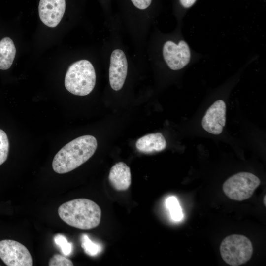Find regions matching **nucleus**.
Instances as JSON below:
<instances>
[{"instance_id":"f257e3e1","label":"nucleus","mask_w":266,"mask_h":266,"mask_svg":"<svg viewBox=\"0 0 266 266\" xmlns=\"http://www.w3.org/2000/svg\"><path fill=\"white\" fill-rule=\"evenodd\" d=\"M97 148V141L92 135L78 137L66 144L55 155L52 168L59 174L69 172L88 161Z\"/></svg>"},{"instance_id":"f03ea898","label":"nucleus","mask_w":266,"mask_h":266,"mask_svg":"<svg viewBox=\"0 0 266 266\" xmlns=\"http://www.w3.org/2000/svg\"><path fill=\"white\" fill-rule=\"evenodd\" d=\"M60 218L76 228L89 230L100 223L101 211L94 201L85 198L76 199L61 204L58 209Z\"/></svg>"},{"instance_id":"7ed1b4c3","label":"nucleus","mask_w":266,"mask_h":266,"mask_svg":"<svg viewBox=\"0 0 266 266\" xmlns=\"http://www.w3.org/2000/svg\"><path fill=\"white\" fill-rule=\"evenodd\" d=\"M95 70L91 63L86 60L77 61L68 67L65 86L70 93L84 96L90 94L96 84Z\"/></svg>"},{"instance_id":"20e7f679","label":"nucleus","mask_w":266,"mask_h":266,"mask_svg":"<svg viewBox=\"0 0 266 266\" xmlns=\"http://www.w3.org/2000/svg\"><path fill=\"white\" fill-rule=\"evenodd\" d=\"M220 252L222 258L227 264L238 266L251 259L253 248L251 241L245 236L232 234L222 241Z\"/></svg>"},{"instance_id":"39448f33","label":"nucleus","mask_w":266,"mask_h":266,"mask_svg":"<svg viewBox=\"0 0 266 266\" xmlns=\"http://www.w3.org/2000/svg\"><path fill=\"white\" fill-rule=\"evenodd\" d=\"M260 183L259 178L254 174L241 172L231 176L225 181L223 191L230 199L242 201L252 196Z\"/></svg>"},{"instance_id":"423d86ee","label":"nucleus","mask_w":266,"mask_h":266,"mask_svg":"<svg viewBox=\"0 0 266 266\" xmlns=\"http://www.w3.org/2000/svg\"><path fill=\"white\" fill-rule=\"evenodd\" d=\"M0 258L8 266H32L33 259L28 249L20 242L10 239L0 241Z\"/></svg>"},{"instance_id":"0eeeda50","label":"nucleus","mask_w":266,"mask_h":266,"mask_svg":"<svg viewBox=\"0 0 266 266\" xmlns=\"http://www.w3.org/2000/svg\"><path fill=\"white\" fill-rule=\"evenodd\" d=\"M163 55L165 62L172 70L183 68L189 62L190 50L187 43L181 40L178 44L172 41H167L164 45Z\"/></svg>"},{"instance_id":"6e6552de","label":"nucleus","mask_w":266,"mask_h":266,"mask_svg":"<svg viewBox=\"0 0 266 266\" xmlns=\"http://www.w3.org/2000/svg\"><path fill=\"white\" fill-rule=\"evenodd\" d=\"M226 105L221 100L214 102L204 115L201 125L204 130L213 134H220L226 123Z\"/></svg>"},{"instance_id":"1a4fd4ad","label":"nucleus","mask_w":266,"mask_h":266,"mask_svg":"<svg viewBox=\"0 0 266 266\" xmlns=\"http://www.w3.org/2000/svg\"><path fill=\"white\" fill-rule=\"evenodd\" d=\"M128 71V62L124 52L115 49L110 56L109 69L110 85L115 91L120 90L125 82Z\"/></svg>"},{"instance_id":"9d476101","label":"nucleus","mask_w":266,"mask_h":266,"mask_svg":"<svg viewBox=\"0 0 266 266\" xmlns=\"http://www.w3.org/2000/svg\"><path fill=\"white\" fill-rule=\"evenodd\" d=\"M65 9V0H40L38 6L40 19L49 27H55L59 24Z\"/></svg>"},{"instance_id":"9b49d317","label":"nucleus","mask_w":266,"mask_h":266,"mask_svg":"<svg viewBox=\"0 0 266 266\" xmlns=\"http://www.w3.org/2000/svg\"><path fill=\"white\" fill-rule=\"evenodd\" d=\"M108 179L115 190L118 191L127 190L131 184L130 167L122 162L115 164L110 169Z\"/></svg>"},{"instance_id":"f8f14e48","label":"nucleus","mask_w":266,"mask_h":266,"mask_svg":"<svg viewBox=\"0 0 266 266\" xmlns=\"http://www.w3.org/2000/svg\"><path fill=\"white\" fill-rule=\"evenodd\" d=\"M137 149L145 153L160 152L166 146V140L160 133H150L139 138L136 142Z\"/></svg>"},{"instance_id":"ddd939ff","label":"nucleus","mask_w":266,"mask_h":266,"mask_svg":"<svg viewBox=\"0 0 266 266\" xmlns=\"http://www.w3.org/2000/svg\"><path fill=\"white\" fill-rule=\"evenodd\" d=\"M16 54L14 44L9 37L0 41V69L6 70L11 66Z\"/></svg>"},{"instance_id":"4468645a","label":"nucleus","mask_w":266,"mask_h":266,"mask_svg":"<svg viewBox=\"0 0 266 266\" xmlns=\"http://www.w3.org/2000/svg\"><path fill=\"white\" fill-rule=\"evenodd\" d=\"M166 205L169 210L171 219L176 222L181 221L183 217L181 207L175 197H168L166 200Z\"/></svg>"},{"instance_id":"2eb2a0df","label":"nucleus","mask_w":266,"mask_h":266,"mask_svg":"<svg viewBox=\"0 0 266 266\" xmlns=\"http://www.w3.org/2000/svg\"><path fill=\"white\" fill-rule=\"evenodd\" d=\"M81 246L85 253L90 256H95L102 250L101 246L93 242L86 234L81 237Z\"/></svg>"},{"instance_id":"dca6fc26","label":"nucleus","mask_w":266,"mask_h":266,"mask_svg":"<svg viewBox=\"0 0 266 266\" xmlns=\"http://www.w3.org/2000/svg\"><path fill=\"white\" fill-rule=\"evenodd\" d=\"M9 148L7 135L4 131L0 129V166L7 160Z\"/></svg>"},{"instance_id":"f3484780","label":"nucleus","mask_w":266,"mask_h":266,"mask_svg":"<svg viewBox=\"0 0 266 266\" xmlns=\"http://www.w3.org/2000/svg\"><path fill=\"white\" fill-rule=\"evenodd\" d=\"M54 240L56 244L60 248L63 254L68 256L72 251V243L69 242L66 238L62 234L56 235Z\"/></svg>"},{"instance_id":"a211bd4d","label":"nucleus","mask_w":266,"mask_h":266,"mask_svg":"<svg viewBox=\"0 0 266 266\" xmlns=\"http://www.w3.org/2000/svg\"><path fill=\"white\" fill-rule=\"evenodd\" d=\"M49 266H72V262L61 254H55L49 260Z\"/></svg>"},{"instance_id":"6ab92c4d","label":"nucleus","mask_w":266,"mask_h":266,"mask_svg":"<svg viewBox=\"0 0 266 266\" xmlns=\"http://www.w3.org/2000/svg\"><path fill=\"white\" fill-rule=\"evenodd\" d=\"M133 4L137 8L144 10L147 8L151 3L152 0H131Z\"/></svg>"},{"instance_id":"aec40b11","label":"nucleus","mask_w":266,"mask_h":266,"mask_svg":"<svg viewBox=\"0 0 266 266\" xmlns=\"http://www.w3.org/2000/svg\"><path fill=\"white\" fill-rule=\"evenodd\" d=\"M180 4L184 8L191 7L196 2V0H179Z\"/></svg>"},{"instance_id":"412c9836","label":"nucleus","mask_w":266,"mask_h":266,"mask_svg":"<svg viewBox=\"0 0 266 266\" xmlns=\"http://www.w3.org/2000/svg\"><path fill=\"white\" fill-rule=\"evenodd\" d=\"M266 195L265 196L264 198V204L265 205V206H266Z\"/></svg>"}]
</instances>
